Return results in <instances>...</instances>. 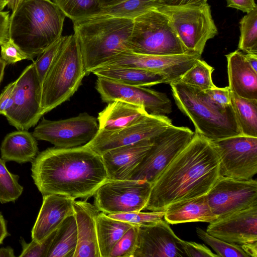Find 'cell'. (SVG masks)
<instances>
[{
  "instance_id": "cell-1",
  "label": "cell",
  "mask_w": 257,
  "mask_h": 257,
  "mask_svg": "<svg viewBox=\"0 0 257 257\" xmlns=\"http://www.w3.org/2000/svg\"><path fill=\"white\" fill-rule=\"evenodd\" d=\"M31 163V177L42 196L87 200L108 179L101 155L85 145L47 148Z\"/></svg>"
},
{
  "instance_id": "cell-2",
  "label": "cell",
  "mask_w": 257,
  "mask_h": 257,
  "mask_svg": "<svg viewBox=\"0 0 257 257\" xmlns=\"http://www.w3.org/2000/svg\"><path fill=\"white\" fill-rule=\"evenodd\" d=\"M220 175L210 141L197 132L153 183L145 209L164 210L169 204L206 195Z\"/></svg>"
},
{
  "instance_id": "cell-3",
  "label": "cell",
  "mask_w": 257,
  "mask_h": 257,
  "mask_svg": "<svg viewBox=\"0 0 257 257\" xmlns=\"http://www.w3.org/2000/svg\"><path fill=\"white\" fill-rule=\"evenodd\" d=\"M65 17L51 0H24L10 17L9 37L33 60L62 36Z\"/></svg>"
},
{
  "instance_id": "cell-4",
  "label": "cell",
  "mask_w": 257,
  "mask_h": 257,
  "mask_svg": "<svg viewBox=\"0 0 257 257\" xmlns=\"http://www.w3.org/2000/svg\"><path fill=\"white\" fill-rule=\"evenodd\" d=\"M72 22L86 75L118 54L131 51L133 20L98 15Z\"/></svg>"
},
{
  "instance_id": "cell-5",
  "label": "cell",
  "mask_w": 257,
  "mask_h": 257,
  "mask_svg": "<svg viewBox=\"0 0 257 257\" xmlns=\"http://www.w3.org/2000/svg\"><path fill=\"white\" fill-rule=\"evenodd\" d=\"M170 85L176 105L192 121L195 132L209 141L241 135L231 104L221 109L214 105L203 91L180 80Z\"/></svg>"
},
{
  "instance_id": "cell-6",
  "label": "cell",
  "mask_w": 257,
  "mask_h": 257,
  "mask_svg": "<svg viewBox=\"0 0 257 257\" xmlns=\"http://www.w3.org/2000/svg\"><path fill=\"white\" fill-rule=\"evenodd\" d=\"M86 75L78 43L74 34L66 36L42 83L43 115L68 100Z\"/></svg>"
},
{
  "instance_id": "cell-7",
  "label": "cell",
  "mask_w": 257,
  "mask_h": 257,
  "mask_svg": "<svg viewBox=\"0 0 257 257\" xmlns=\"http://www.w3.org/2000/svg\"><path fill=\"white\" fill-rule=\"evenodd\" d=\"M133 22V31L128 41L131 52L152 55L188 53L168 17L158 9L148 11L135 19Z\"/></svg>"
},
{
  "instance_id": "cell-8",
  "label": "cell",
  "mask_w": 257,
  "mask_h": 257,
  "mask_svg": "<svg viewBox=\"0 0 257 257\" xmlns=\"http://www.w3.org/2000/svg\"><path fill=\"white\" fill-rule=\"evenodd\" d=\"M168 17L171 24L187 52L201 56L207 41L217 34L210 6L159 7Z\"/></svg>"
},
{
  "instance_id": "cell-9",
  "label": "cell",
  "mask_w": 257,
  "mask_h": 257,
  "mask_svg": "<svg viewBox=\"0 0 257 257\" xmlns=\"http://www.w3.org/2000/svg\"><path fill=\"white\" fill-rule=\"evenodd\" d=\"M194 132L189 128L171 125L153 139V145L133 172L131 180L152 185L189 143Z\"/></svg>"
},
{
  "instance_id": "cell-10",
  "label": "cell",
  "mask_w": 257,
  "mask_h": 257,
  "mask_svg": "<svg viewBox=\"0 0 257 257\" xmlns=\"http://www.w3.org/2000/svg\"><path fill=\"white\" fill-rule=\"evenodd\" d=\"M152 185L143 180L107 179L93 195L94 205L106 214L141 211L146 206Z\"/></svg>"
},
{
  "instance_id": "cell-11",
  "label": "cell",
  "mask_w": 257,
  "mask_h": 257,
  "mask_svg": "<svg viewBox=\"0 0 257 257\" xmlns=\"http://www.w3.org/2000/svg\"><path fill=\"white\" fill-rule=\"evenodd\" d=\"M210 141L219 160L221 175L247 180L256 174V137L239 135Z\"/></svg>"
},
{
  "instance_id": "cell-12",
  "label": "cell",
  "mask_w": 257,
  "mask_h": 257,
  "mask_svg": "<svg viewBox=\"0 0 257 257\" xmlns=\"http://www.w3.org/2000/svg\"><path fill=\"white\" fill-rule=\"evenodd\" d=\"M41 89L42 84L33 62L16 80L14 102L5 115L11 125L18 130H28L37 124L43 115Z\"/></svg>"
},
{
  "instance_id": "cell-13",
  "label": "cell",
  "mask_w": 257,
  "mask_h": 257,
  "mask_svg": "<svg viewBox=\"0 0 257 257\" xmlns=\"http://www.w3.org/2000/svg\"><path fill=\"white\" fill-rule=\"evenodd\" d=\"M98 130L96 118L83 112L58 120L43 118L32 134L38 140L48 142L56 147L68 148L86 144L93 139Z\"/></svg>"
},
{
  "instance_id": "cell-14",
  "label": "cell",
  "mask_w": 257,
  "mask_h": 257,
  "mask_svg": "<svg viewBox=\"0 0 257 257\" xmlns=\"http://www.w3.org/2000/svg\"><path fill=\"white\" fill-rule=\"evenodd\" d=\"M206 195L212 211L220 219L257 206V182L252 178L241 180L220 175Z\"/></svg>"
},
{
  "instance_id": "cell-15",
  "label": "cell",
  "mask_w": 257,
  "mask_h": 257,
  "mask_svg": "<svg viewBox=\"0 0 257 257\" xmlns=\"http://www.w3.org/2000/svg\"><path fill=\"white\" fill-rule=\"evenodd\" d=\"M201 58V56L194 54L152 55L127 51L114 56L100 68L121 67L142 69L162 74L166 78L167 83L170 84L179 80Z\"/></svg>"
},
{
  "instance_id": "cell-16",
  "label": "cell",
  "mask_w": 257,
  "mask_h": 257,
  "mask_svg": "<svg viewBox=\"0 0 257 257\" xmlns=\"http://www.w3.org/2000/svg\"><path fill=\"white\" fill-rule=\"evenodd\" d=\"M172 124V120L166 115L149 114L140 121L121 129L99 130L85 145L101 155L112 149L152 139Z\"/></svg>"
},
{
  "instance_id": "cell-17",
  "label": "cell",
  "mask_w": 257,
  "mask_h": 257,
  "mask_svg": "<svg viewBox=\"0 0 257 257\" xmlns=\"http://www.w3.org/2000/svg\"><path fill=\"white\" fill-rule=\"evenodd\" d=\"M95 89L102 101L110 103L115 100L140 105L150 114L166 115L172 111V103L166 94L145 87L121 84L97 77Z\"/></svg>"
},
{
  "instance_id": "cell-18",
  "label": "cell",
  "mask_w": 257,
  "mask_h": 257,
  "mask_svg": "<svg viewBox=\"0 0 257 257\" xmlns=\"http://www.w3.org/2000/svg\"><path fill=\"white\" fill-rule=\"evenodd\" d=\"M187 256L182 239L163 219L148 226L139 227L138 247L133 257Z\"/></svg>"
},
{
  "instance_id": "cell-19",
  "label": "cell",
  "mask_w": 257,
  "mask_h": 257,
  "mask_svg": "<svg viewBox=\"0 0 257 257\" xmlns=\"http://www.w3.org/2000/svg\"><path fill=\"white\" fill-rule=\"evenodd\" d=\"M208 234L228 243H257V206L240 210L209 223Z\"/></svg>"
},
{
  "instance_id": "cell-20",
  "label": "cell",
  "mask_w": 257,
  "mask_h": 257,
  "mask_svg": "<svg viewBox=\"0 0 257 257\" xmlns=\"http://www.w3.org/2000/svg\"><path fill=\"white\" fill-rule=\"evenodd\" d=\"M153 145V139L123 146L101 155L108 179L129 180Z\"/></svg>"
},
{
  "instance_id": "cell-21",
  "label": "cell",
  "mask_w": 257,
  "mask_h": 257,
  "mask_svg": "<svg viewBox=\"0 0 257 257\" xmlns=\"http://www.w3.org/2000/svg\"><path fill=\"white\" fill-rule=\"evenodd\" d=\"M74 199L61 195L43 196V202L31 230L32 240L40 242L55 231L64 219L74 213Z\"/></svg>"
},
{
  "instance_id": "cell-22",
  "label": "cell",
  "mask_w": 257,
  "mask_h": 257,
  "mask_svg": "<svg viewBox=\"0 0 257 257\" xmlns=\"http://www.w3.org/2000/svg\"><path fill=\"white\" fill-rule=\"evenodd\" d=\"M77 230L74 257H100L97 243L96 217L99 211L86 201L73 202Z\"/></svg>"
},
{
  "instance_id": "cell-23",
  "label": "cell",
  "mask_w": 257,
  "mask_h": 257,
  "mask_svg": "<svg viewBox=\"0 0 257 257\" xmlns=\"http://www.w3.org/2000/svg\"><path fill=\"white\" fill-rule=\"evenodd\" d=\"M227 69L230 92L247 99H257V72L239 50L227 54Z\"/></svg>"
},
{
  "instance_id": "cell-24",
  "label": "cell",
  "mask_w": 257,
  "mask_h": 257,
  "mask_svg": "<svg viewBox=\"0 0 257 257\" xmlns=\"http://www.w3.org/2000/svg\"><path fill=\"white\" fill-rule=\"evenodd\" d=\"M164 211V219L172 224L190 222L211 223L217 219L209 206L206 195L172 203Z\"/></svg>"
},
{
  "instance_id": "cell-25",
  "label": "cell",
  "mask_w": 257,
  "mask_h": 257,
  "mask_svg": "<svg viewBox=\"0 0 257 257\" xmlns=\"http://www.w3.org/2000/svg\"><path fill=\"white\" fill-rule=\"evenodd\" d=\"M149 113L142 106L115 100L98 113L99 130L111 131L133 125L144 119Z\"/></svg>"
},
{
  "instance_id": "cell-26",
  "label": "cell",
  "mask_w": 257,
  "mask_h": 257,
  "mask_svg": "<svg viewBox=\"0 0 257 257\" xmlns=\"http://www.w3.org/2000/svg\"><path fill=\"white\" fill-rule=\"evenodd\" d=\"M37 140L28 130H18L7 134L0 147L1 158L6 162H32L39 153Z\"/></svg>"
},
{
  "instance_id": "cell-27",
  "label": "cell",
  "mask_w": 257,
  "mask_h": 257,
  "mask_svg": "<svg viewBox=\"0 0 257 257\" xmlns=\"http://www.w3.org/2000/svg\"><path fill=\"white\" fill-rule=\"evenodd\" d=\"M92 73L97 77L136 86H151L167 83L166 78L162 74L136 68L107 67L97 69Z\"/></svg>"
},
{
  "instance_id": "cell-28",
  "label": "cell",
  "mask_w": 257,
  "mask_h": 257,
  "mask_svg": "<svg viewBox=\"0 0 257 257\" xmlns=\"http://www.w3.org/2000/svg\"><path fill=\"white\" fill-rule=\"evenodd\" d=\"M132 226L103 212L99 213L96 217V228L100 257H109L116 242Z\"/></svg>"
},
{
  "instance_id": "cell-29",
  "label": "cell",
  "mask_w": 257,
  "mask_h": 257,
  "mask_svg": "<svg viewBox=\"0 0 257 257\" xmlns=\"http://www.w3.org/2000/svg\"><path fill=\"white\" fill-rule=\"evenodd\" d=\"M77 244L74 213L69 215L57 228L47 257H74Z\"/></svg>"
},
{
  "instance_id": "cell-30",
  "label": "cell",
  "mask_w": 257,
  "mask_h": 257,
  "mask_svg": "<svg viewBox=\"0 0 257 257\" xmlns=\"http://www.w3.org/2000/svg\"><path fill=\"white\" fill-rule=\"evenodd\" d=\"M231 104L241 134L257 138V99L231 92Z\"/></svg>"
},
{
  "instance_id": "cell-31",
  "label": "cell",
  "mask_w": 257,
  "mask_h": 257,
  "mask_svg": "<svg viewBox=\"0 0 257 257\" xmlns=\"http://www.w3.org/2000/svg\"><path fill=\"white\" fill-rule=\"evenodd\" d=\"M161 6L158 0H126L102 8L99 15L134 20L148 11Z\"/></svg>"
},
{
  "instance_id": "cell-32",
  "label": "cell",
  "mask_w": 257,
  "mask_h": 257,
  "mask_svg": "<svg viewBox=\"0 0 257 257\" xmlns=\"http://www.w3.org/2000/svg\"><path fill=\"white\" fill-rule=\"evenodd\" d=\"M72 21L99 14L101 7L98 0H52Z\"/></svg>"
},
{
  "instance_id": "cell-33",
  "label": "cell",
  "mask_w": 257,
  "mask_h": 257,
  "mask_svg": "<svg viewBox=\"0 0 257 257\" xmlns=\"http://www.w3.org/2000/svg\"><path fill=\"white\" fill-rule=\"evenodd\" d=\"M213 71L214 68L201 58L183 74L179 80L194 88L205 91L216 86L212 78Z\"/></svg>"
},
{
  "instance_id": "cell-34",
  "label": "cell",
  "mask_w": 257,
  "mask_h": 257,
  "mask_svg": "<svg viewBox=\"0 0 257 257\" xmlns=\"http://www.w3.org/2000/svg\"><path fill=\"white\" fill-rule=\"evenodd\" d=\"M240 30L238 49L246 54H257V8L241 19Z\"/></svg>"
},
{
  "instance_id": "cell-35",
  "label": "cell",
  "mask_w": 257,
  "mask_h": 257,
  "mask_svg": "<svg viewBox=\"0 0 257 257\" xmlns=\"http://www.w3.org/2000/svg\"><path fill=\"white\" fill-rule=\"evenodd\" d=\"M6 162L0 158V203L15 202L21 196L24 187L19 183L20 177L10 172Z\"/></svg>"
},
{
  "instance_id": "cell-36",
  "label": "cell",
  "mask_w": 257,
  "mask_h": 257,
  "mask_svg": "<svg viewBox=\"0 0 257 257\" xmlns=\"http://www.w3.org/2000/svg\"><path fill=\"white\" fill-rule=\"evenodd\" d=\"M198 237L209 245L218 256L249 257L241 245L228 243L211 235L203 229L196 228Z\"/></svg>"
},
{
  "instance_id": "cell-37",
  "label": "cell",
  "mask_w": 257,
  "mask_h": 257,
  "mask_svg": "<svg viewBox=\"0 0 257 257\" xmlns=\"http://www.w3.org/2000/svg\"><path fill=\"white\" fill-rule=\"evenodd\" d=\"M165 211H141L107 214L110 217L139 227L153 224L164 219Z\"/></svg>"
},
{
  "instance_id": "cell-38",
  "label": "cell",
  "mask_w": 257,
  "mask_h": 257,
  "mask_svg": "<svg viewBox=\"0 0 257 257\" xmlns=\"http://www.w3.org/2000/svg\"><path fill=\"white\" fill-rule=\"evenodd\" d=\"M139 226L133 225L116 242L109 257H133L138 247Z\"/></svg>"
},
{
  "instance_id": "cell-39",
  "label": "cell",
  "mask_w": 257,
  "mask_h": 257,
  "mask_svg": "<svg viewBox=\"0 0 257 257\" xmlns=\"http://www.w3.org/2000/svg\"><path fill=\"white\" fill-rule=\"evenodd\" d=\"M66 37V36H62L37 56L36 60L33 62L41 84L51 63Z\"/></svg>"
},
{
  "instance_id": "cell-40",
  "label": "cell",
  "mask_w": 257,
  "mask_h": 257,
  "mask_svg": "<svg viewBox=\"0 0 257 257\" xmlns=\"http://www.w3.org/2000/svg\"><path fill=\"white\" fill-rule=\"evenodd\" d=\"M56 230L40 242L32 241L27 243L22 237L19 242L22 252L19 257H47L49 249L54 238Z\"/></svg>"
},
{
  "instance_id": "cell-41",
  "label": "cell",
  "mask_w": 257,
  "mask_h": 257,
  "mask_svg": "<svg viewBox=\"0 0 257 257\" xmlns=\"http://www.w3.org/2000/svg\"><path fill=\"white\" fill-rule=\"evenodd\" d=\"M1 58L7 64H13L23 60H31L11 39L9 38L1 46Z\"/></svg>"
},
{
  "instance_id": "cell-42",
  "label": "cell",
  "mask_w": 257,
  "mask_h": 257,
  "mask_svg": "<svg viewBox=\"0 0 257 257\" xmlns=\"http://www.w3.org/2000/svg\"><path fill=\"white\" fill-rule=\"evenodd\" d=\"M203 91L208 99L217 107L226 109L231 105V92L228 86L220 88L216 86Z\"/></svg>"
},
{
  "instance_id": "cell-43",
  "label": "cell",
  "mask_w": 257,
  "mask_h": 257,
  "mask_svg": "<svg viewBox=\"0 0 257 257\" xmlns=\"http://www.w3.org/2000/svg\"><path fill=\"white\" fill-rule=\"evenodd\" d=\"M182 245L187 256L192 257H216L206 245L193 241L182 240Z\"/></svg>"
},
{
  "instance_id": "cell-44",
  "label": "cell",
  "mask_w": 257,
  "mask_h": 257,
  "mask_svg": "<svg viewBox=\"0 0 257 257\" xmlns=\"http://www.w3.org/2000/svg\"><path fill=\"white\" fill-rule=\"evenodd\" d=\"M16 80L7 85L0 94V114L5 116L13 102Z\"/></svg>"
},
{
  "instance_id": "cell-45",
  "label": "cell",
  "mask_w": 257,
  "mask_h": 257,
  "mask_svg": "<svg viewBox=\"0 0 257 257\" xmlns=\"http://www.w3.org/2000/svg\"><path fill=\"white\" fill-rule=\"evenodd\" d=\"M207 0H158L160 4L166 7L198 6L207 3Z\"/></svg>"
},
{
  "instance_id": "cell-46",
  "label": "cell",
  "mask_w": 257,
  "mask_h": 257,
  "mask_svg": "<svg viewBox=\"0 0 257 257\" xmlns=\"http://www.w3.org/2000/svg\"><path fill=\"white\" fill-rule=\"evenodd\" d=\"M10 14L0 12V46L9 38Z\"/></svg>"
},
{
  "instance_id": "cell-47",
  "label": "cell",
  "mask_w": 257,
  "mask_h": 257,
  "mask_svg": "<svg viewBox=\"0 0 257 257\" xmlns=\"http://www.w3.org/2000/svg\"><path fill=\"white\" fill-rule=\"evenodd\" d=\"M227 6L246 13L257 8L254 0H227Z\"/></svg>"
},
{
  "instance_id": "cell-48",
  "label": "cell",
  "mask_w": 257,
  "mask_h": 257,
  "mask_svg": "<svg viewBox=\"0 0 257 257\" xmlns=\"http://www.w3.org/2000/svg\"><path fill=\"white\" fill-rule=\"evenodd\" d=\"M7 222L2 212H0V245L3 244L4 239L10 236L7 229Z\"/></svg>"
},
{
  "instance_id": "cell-49",
  "label": "cell",
  "mask_w": 257,
  "mask_h": 257,
  "mask_svg": "<svg viewBox=\"0 0 257 257\" xmlns=\"http://www.w3.org/2000/svg\"><path fill=\"white\" fill-rule=\"evenodd\" d=\"M244 56L251 67L257 72V54H246Z\"/></svg>"
},
{
  "instance_id": "cell-50",
  "label": "cell",
  "mask_w": 257,
  "mask_h": 257,
  "mask_svg": "<svg viewBox=\"0 0 257 257\" xmlns=\"http://www.w3.org/2000/svg\"><path fill=\"white\" fill-rule=\"evenodd\" d=\"M14 249L10 246L0 248V257H15Z\"/></svg>"
},
{
  "instance_id": "cell-51",
  "label": "cell",
  "mask_w": 257,
  "mask_h": 257,
  "mask_svg": "<svg viewBox=\"0 0 257 257\" xmlns=\"http://www.w3.org/2000/svg\"><path fill=\"white\" fill-rule=\"evenodd\" d=\"M125 1L126 0H98L101 8L113 6Z\"/></svg>"
},
{
  "instance_id": "cell-52",
  "label": "cell",
  "mask_w": 257,
  "mask_h": 257,
  "mask_svg": "<svg viewBox=\"0 0 257 257\" xmlns=\"http://www.w3.org/2000/svg\"><path fill=\"white\" fill-rule=\"evenodd\" d=\"M8 8L12 10V12L14 11L18 5L22 3L24 0H6Z\"/></svg>"
},
{
  "instance_id": "cell-53",
  "label": "cell",
  "mask_w": 257,
  "mask_h": 257,
  "mask_svg": "<svg viewBox=\"0 0 257 257\" xmlns=\"http://www.w3.org/2000/svg\"><path fill=\"white\" fill-rule=\"evenodd\" d=\"M6 63L0 57V84L3 80Z\"/></svg>"
},
{
  "instance_id": "cell-54",
  "label": "cell",
  "mask_w": 257,
  "mask_h": 257,
  "mask_svg": "<svg viewBox=\"0 0 257 257\" xmlns=\"http://www.w3.org/2000/svg\"><path fill=\"white\" fill-rule=\"evenodd\" d=\"M7 5V2L6 0H0V12L3 11Z\"/></svg>"
}]
</instances>
